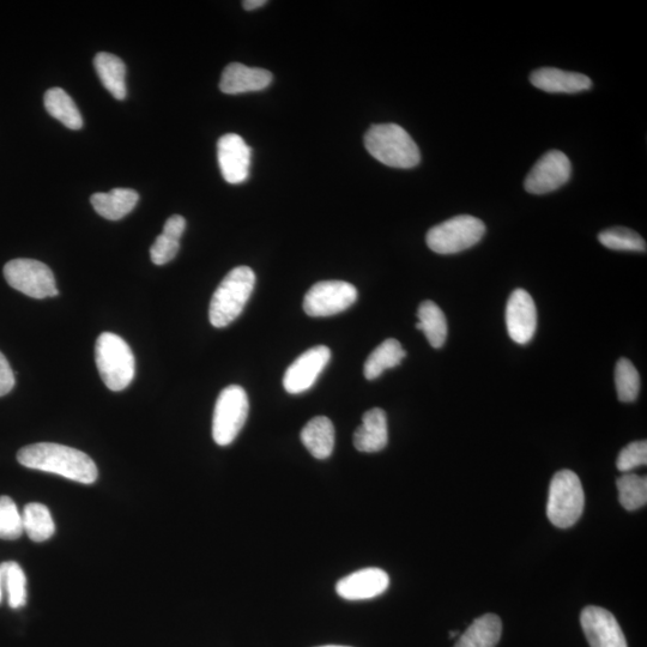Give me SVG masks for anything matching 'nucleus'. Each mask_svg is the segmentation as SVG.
I'll list each match as a JSON object with an SVG mask.
<instances>
[{
	"label": "nucleus",
	"mask_w": 647,
	"mask_h": 647,
	"mask_svg": "<svg viewBox=\"0 0 647 647\" xmlns=\"http://www.w3.org/2000/svg\"><path fill=\"white\" fill-rule=\"evenodd\" d=\"M358 300V290L348 282L323 281L314 284L304 299L310 317H330L347 311Z\"/></svg>",
	"instance_id": "obj_9"
},
{
	"label": "nucleus",
	"mask_w": 647,
	"mask_h": 647,
	"mask_svg": "<svg viewBox=\"0 0 647 647\" xmlns=\"http://www.w3.org/2000/svg\"><path fill=\"white\" fill-rule=\"evenodd\" d=\"M365 145L374 159L392 168L410 169L421 161L414 139L397 124L373 125L366 133Z\"/></svg>",
	"instance_id": "obj_2"
},
{
	"label": "nucleus",
	"mask_w": 647,
	"mask_h": 647,
	"mask_svg": "<svg viewBox=\"0 0 647 647\" xmlns=\"http://www.w3.org/2000/svg\"><path fill=\"white\" fill-rule=\"evenodd\" d=\"M615 385L621 402L636 401L640 391V376L630 360L622 358L616 364Z\"/></svg>",
	"instance_id": "obj_30"
},
{
	"label": "nucleus",
	"mask_w": 647,
	"mask_h": 647,
	"mask_svg": "<svg viewBox=\"0 0 647 647\" xmlns=\"http://www.w3.org/2000/svg\"><path fill=\"white\" fill-rule=\"evenodd\" d=\"M94 66L108 92L117 100H124L128 90H126V66L123 60L114 54L101 52L96 54Z\"/></svg>",
	"instance_id": "obj_21"
},
{
	"label": "nucleus",
	"mask_w": 647,
	"mask_h": 647,
	"mask_svg": "<svg viewBox=\"0 0 647 647\" xmlns=\"http://www.w3.org/2000/svg\"><path fill=\"white\" fill-rule=\"evenodd\" d=\"M179 239L162 233L156 238L155 243L150 249L151 262L156 265H165L175 257L180 250Z\"/></svg>",
	"instance_id": "obj_33"
},
{
	"label": "nucleus",
	"mask_w": 647,
	"mask_h": 647,
	"mask_svg": "<svg viewBox=\"0 0 647 647\" xmlns=\"http://www.w3.org/2000/svg\"><path fill=\"white\" fill-rule=\"evenodd\" d=\"M17 461L23 467L63 476L83 485H93L99 476L98 467L86 453L59 444L40 443L23 447L17 453Z\"/></svg>",
	"instance_id": "obj_1"
},
{
	"label": "nucleus",
	"mask_w": 647,
	"mask_h": 647,
	"mask_svg": "<svg viewBox=\"0 0 647 647\" xmlns=\"http://www.w3.org/2000/svg\"><path fill=\"white\" fill-rule=\"evenodd\" d=\"M580 622L591 647H628L618 620L607 609L586 607Z\"/></svg>",
	"instance_id": "obj_13"
},
{
	"label": "nucleus",
	"mask_w": 647,
	"mask_h": 647,
	"mask_svg": "<svg viewBox=\"0 0 647 647\" xmlns=\"http://www.w3.org/2000/svg\"><path fill=\"white\" fill-rule=\"evenodd\" d=\"M620 504L627 511L642 509L647 503L646 477L627 473L616 482Z\"/></svg>",
	"instance_id": "obj_28"
},
{
	"label": "nucleus",
	"mask_w": 647,
	"mask_h": 647,
	"mask_svg": "<svg viewBox=\"0 0 647 647\" xmlns=\"http://www.w3.org/2000/svg\"><path fill=\"white\" fill-rule=\"evenodd\" d=\"M271 82L272 75L268 70L232 63L223 71L220 89L222 93L238 95L259 92V90L268 88Z\"/></svg>",
	"instance_id": "obj_16"
},
{
	"label": "nucleus",
	"mask_w": 647,
	"mask_h": 647,
	"mask_svg": "<svg viewBox=\"0 0 647 647\" xmlns=\"http://www.w3.org/2000/svg\"><path fill=\"white\" fill-rule=\"evenodd\" d=\"M530 82L532 86L550 94H577L592 87L588 76L555 68H543L532 72Z\"/></svg>",
	"instance_id": "obj_17"
},
{
	"label": "nucleus",
	"mask_w": 647,
	"mask_h": 647,
	"mask_svg": "<svg viewBox=\"0 0 647 647\" xmlns=\"http://www.w3.org/2000/svg\"><path fill=\"white\" fill-rule=\"evenodd\" d=\"M585 495L582 482L571 470H561L550 482L547 516L556 528H571L582 517Z\"/></svg>",
	"instance_id": "obj_5"
},
{
	"label": "nucleus",
	"mask_w": 647,
	"mask_h": 647,
	"mask_svg": "<svg viewBox=\"0 0 647 647\" xmlns=\"http://www.w3.org/2000/svg\"><path fill=\"white\" fill-rule=\"evenodd\" d=\"M96 366L105 385L112 391H123L132 383L136 372L135 356L122 337L104 332L96 341Z\"/></svg>",
	"instance_id": "obj_4"
},
{
	"label": "nucleus",
	"mask_w": 647,
	"mask_h": 647,
	"mask_svg": "<svg viewBox=\"0 0 647 647\" xmlns=\"http://www.w3.org/2000/svg\"><path fill=\"white\" fill-rule=\"evenodd\" d=\"M3 591L12 609H20L27 602V578L20 565L15 561H6L0 565Z\"/></svg>",
	"instance_id": "obj_27"
},
{
	"label": "nucleus",
	"mask_w": 647,
	"mask_h": 647,
	"mask_svg": "<svg viewBox=\"0 0 647 647\" xmlns=\"http://www.w3.org/2000/svg\"><path fill=\"white\" fill-rule=\"evenodd\" d=\"M23 534L22 515L15 501L10 497H0V538L14 541Z\"/></svg>",
	"instance_id": "obj_31"
},
{
	"label": "nucleus",
	"mask_w": 647,
	"mask_h": 647,
	"mask_svg": "<svg viewBox=\"0 0 647 647\" xmlns=\"http://www.w3.org/2000/svg\"><path fill=\"white\" fill-rule=\"evenodd\" d=\"M185 229H186V220L184 219V217L180 215H173L172 217H169V219L166 221L165 227H163L162 233L171 235V237L177 238L180 240V238L183 237Z\"/></svg>",
	"instance_id": "obj_35"
},
{
	"label": "nucleus",
	"mask_w": 647,
	"mask_h": 647,
	"mask_svg": "<svg viewBox=\"0 0 647 647\" xmlns=\"http://www.w3.org/2000/svg\"><path fill=\"white\" fill-rule=\"evenodd\" d=\"M419 323L416 329L426 335L429 344L435 349L444 346L447 338V320L441 308L433 301H423L417 311Z\"/></svg>",
	"instance_id": "obj_23"
},
{
	"label": "nucleus",
	"mask_w": 647,
	"mask_h": 647,
	"mask_svg": "<svg viewBox=\"0 0 647 647\" xmlns=\"http://www.w3.org/2000/svg\"><path fill=\"white\" fill-rule=\"evenodd\" d=\"M389 574L380 568H364L349 574L336 585L337 595L347 601H366L383 595L389 589Z\"/></svg>",
	"instance_id": "obj_15"
},
{
	"label": "nucleus",
	"mask_w": 647,
	"mask_h": 647,
	"mask_svg": "<svg viewBox=\"0 0 647 647\" xmlns=\"http://www.w3.org/2000/svg\"><path fill=\"white\" fill-rule=\"evenodd\" d=\"M405 356H407V352L402 348L401 343L389 338L368 356L364 367L366 379L374 380L379 378L386 370L401 365Z\"/></svg>",
	"instance_id": "obj_24"
},
{
	"label": "nucleus",
	"mask_w": 647,
	"mask_h": 647,
	"mask_svg": "<svg viewBox=\"0 0 647 647\" xmlns=\"http://www.w3.org/2000/svg\"><path fill=\"white\" fill-rule=\"evenodd\" d=\"M330 359L331 350L328 347L318 346L307 350L288 367L283 378L284 389L292 395L310 390Z\"/></svg>",
	"instance_id": "obj_11"
},
{
	"label": "nucleus",
	"mask_w": 647,
	"mask_h": 647,
	"mask_svg": "<svg viewBox=\"0 0 647 647\" xmlns=\"http://www.w3.org/2000/svg\"><path fill=\"white\" fill-rule=\"evenodd\" d=\"M320 647H349V646L328 645V646H320Z\"/></svg>",
	"instance_id": "obj_38"
},
{
	"label": "nucleus",
	"mask_w": 647,
	"mask_h": 647,
	"mask_svg": "<svg viewBox=\"0 0 647 647\" xmlns=\"http://www.w3.org/2000/svg\"><path fill=\"white\" fill-rule=\"evenodd\" d=\"M138 201V193L131 189H113L107 193H95L90 198L96 213L111 221L124 219L135 209Z\"/></svg>",
	"instance_id": "obj_20"
},
{
	"label": "nucleus",
	"mask_w": 647,
	"mask_h": 647,
	"mask_svg": "<svg viewBox=\"0 0 647 647\" xmlns=\"http://www.w3.org/2000/svg\"><path fill=\"white\" fill-rule=\"evenodd\" d=\"M3 595H4V591H3L2 572H0V602H2L3 600Z\"/></svg>",
	"instance_id": "obj_37"
},
{
	"label": "nucleus",
	"mask_w": 647,
	"mask_h": 647,
	"mask_svg": "<svg viewBox=\"0 0 647 647\" xmlns=\"http://www.w3.org/2000/svg\"><path fill=\"white\" fill-rule=\"evenodd\" d=\"M252 150L243 137L228 133L217 143V159L223 179L232 185L243 184L249 178Z\"/></svg>",
	"instance_id": "obj_12"
},
{
	"label": "nucleus",
	"mask_w": 647,
	"mask_h": 647,
	"mask_svg": "<svg viewBox=\"0 0 647 647\" xmlns=\"http://www.w3.org/2000/svg\"><path fill=\"white\" fill-rule=\"evenodd\" d=\"M266 3L268 2H265V0H246L243 5L245 10L251 11L262 8Z\"/></svg>",
	"instance_id": "obj_36"
},
{
	"label": "nucleus",
	"mask_w": 647,
	"mask_h": 647,
	"mask_svg": "<svg viewBox=\"0 0 647 647\" xmlns=\"http://www.w3.org/2000/svg\"><path fill=\"white\" fill-rule=\"evenodd\" d=\"M571 174L572 165L566 154L559 150H550L526 175L524 189L531 195H546L567 184Z\"/></svg>",
	"instance_id": "obj_10"
},
{
	"label": "nucleus",
	"mask_w": 647,
	"mask_h": 647,
	"mask_svg": "<svg viewBox=\"0 0 647 647\" xmlns=\"http://www.w3.org/2000/svg\"><path fill=\"white\" fill-rule=\"evenodd\" d=\"M507 331L513 341L528 344L537 329V310L534 299L524 289H516L507 301Z\"/></svg>",
	"instance_id": "obj_14"
},
{
	"label": "nucleus",
	"mask_w": 647,
	"mask_h": 647,
	"mask_svg": "<svg viewBox=\"0 0 647 647\" xmlns=\"http://www.w3.org/2000/svg\"><path fill=\"white\" fill-rule=\"evenodd\" d=\"M301 441L314 458H329L335 449V427L328 417H314L302 428Z\"/></svg>",
	"instance_id": "obj_19"
},
{
	"label": "nucleus",
	"mask_w": 647,
	"mask_h": 647,
	"mask_svg": "<svg viewBox=\"0 0 647 647\" xmlns=\"http://www.w3.org/2000/svg\"><path fill=\"white\" fill-rule=\"evenodd\" d=\"M14 386V371H12V368L5 356L0 353V397L8 395V393L14 389Z\"/></svg>",
	"instance_id": "obj_34"
},
{
	"label": "nucleus",
	"mask_w": 647,
	"mask_h": 647,
	"mask_svg": "<svg viewBox=\"0 0 647 647\" xmlns=\"http://www.w3.org/2000/svg\"><path fill=\"white\" fill-rule=\"evenodd\" d=\"M503 632L499 616L486 614L476 619L453 647H495Z\"/></svg>",
	"instance_id": "obj_22"
},
{
	"label": "nucleus",
	"mask_w": 647,
	"mask_h": 647,
	"mask_svg": "<svg viewBox=\"0 0 647 647\" xmlns=\"http://www.w3.org/2000/svg\"><path fill=\"white\" fill-rule=\"evenodd\" d=\"M256 286V274L249 266H238L228 272L210 302L209 319L215 328L233 323L249 302Z\"/></svg>",
	"instance_id": "obj_3"
},
{
	"label": "nucleus",
	"mask_w": 647,
	"mask_h": 647,
	"mask_svg": "<svg viewBox=\"0 0 647 647\" xmlns=\"http://www.w3.org/2000/svg\"><path fill=\"white\" fill-rule=\"evenodd\" d=\"M250 402L246 391L238 385L222 390L215 405L213 438L220 446H228L237 439L249 416Z\"/></svg>",
	"instance_id": "obj_7"
},
{
	"label": "nucleus",
	"mask_w": 647,
	"mask_h": 647,
	"mask_svg": "<svg viewBox=\"0 0 647 647\" xmlns=\"http://www.w3.org/2000/svg\"><path fill=\"white\" fill-rule=\"evenodd\" d=\"M45 107L48 113L70 130H80L83 119L80 111L65 90L52 88L45 94Z\"/></svg>",
	"instance_id": "obj_25"
},
{
	"label": "nucleus",
	"mask_w": 647,
	"mask_h": 647,
	"mask_svg": "<svg viewBox=\"0 0 647 647\" xmlns=\"http://www.w3.org/2000/svg\"><path fill=\"white\" fill-rule=\"evenodd\" d=\"M485 233V223L480 219L459 215L429 229L426 241L438 255H455L479 244Z\"/></svg>",
	"instance_id": "obj_6"
},
{
	"label": "nucleus",
	"mask_w": 647,
	"mask_h": 647,
	"mask_svg": "<svg viewBox=\"0 0 647 647\" xmlns=\"http://www.w3.org/2000/svg\"><path fill=\"white\" fill-rule=\"evenodd\" d=\"M647 464V443L646 441H634L622 449L616 461V467L622 473H631L633 469L643 467Z\"/></svg>",
	"instance_id": "obj_32"
},
{
	"label": "nucleus",
	"mask_w": 647,
	"mask_h": 647,
	"mask_svg": "<svg viewBox=\"0 0 647 647\" xmlns=\"http://www.w3.org/2000/svg\"><path fill=\"white\" fill-rule=\"evenodd\" d=\"M600 243L609 250L646 252V241L637 232L625 227L606 229L598 235Z\"/></svg>",
	"instance_id": "obj_29"
},
{
	"label": "nucleus",
	"mask_w": 647,
	"mask_h": 647,
	"mask_svg": "<svg viewBox=\"0 0 647 647\" xmlns=\"http://www.w3.org/2000/svg\"><path fill=\"white\" fill-rule=\"evenodd\" d=\"M388 441V417L385 411L379 408L368 410L354 434L356 450L365 453L379 452L385 449Z\"/></svg>",
	"instance_id": "obj_18"
},
{
	"label": "nucleus",
	"mask_w": 647,
	"mask_h": 647,
	"mask_svg": "<svg viewBox=\"0 0 647 647\" xmlns=\"http://www.w3.org/2000/svg\"><path fill=\"white\" fill-rule=\"evenodd\" d=\"M23 531L36 543L46 542L56 532V524L47 506L32 503L22 513Z\"/></svg>",
	"instance_id": "obj_26"
},
{
	"label": "nucleus",
	"mask_w": 647,
	"mask_h": 647,
	"mask_svg": "<svg viewBox=\"0 0 647 647\" xmlns=\"http://www.w3.org/2000/svg\"><path fill=\"white\" fill-rule=\"evenodd\" d=\"M4 277L10 287L30 298L46 299L59 295L52 270L39 260H11L4 266Z\"/></svg>",
	"instance_id": "obj_8"
}]
</instances>
